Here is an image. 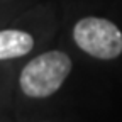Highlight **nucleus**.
Returning a JSON list of instances; mask_svg holds the SVG:
<instances>
[{"label":"nucleus","mask_w":122,"mask_h":122,"mask_svg":"<svg viewBox=\"0 0 122 122\" xmlns=\"http://www.w3.org/2000/svg\"><path fill=\"white\" fill-rule=\"evenodd\" d=\"M34 39L22 30H0V59H10L27 54Z\"/></svg>","instance_id":"nucleus-3"},{"label":"nucleus","mask_w":122,"mask_h":122,"mask_svg":"<svg viewBox=\"0 0 122 122\" xmlns=\"http://www.w3.org/2000/svg\"><path fill=\"white\" fill-rule=\"evenodd\" d=\"M73 37L80 49L98 59H114L122 53V32L105 19H81L75 25Z\"/></svg>","instance_id":"nucleus-2"},{"label":"nucleus","mask_w":122,"mask_h":122,"mask_svg":"<svg viewBox=\"0 0 122 122\" xmlns=\"http://www.w3.org/2000/svg\"><path fill=\"white\" fill-rule=\"evenodd\" d=\"M71 70L70 58L61 51L44 53L29 61L20 75V88L25 95L49 97L63 85Z\"/></svg>","instance_id":"nucleus-1"}]
</instances>
